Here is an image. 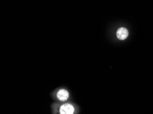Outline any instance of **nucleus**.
Segmentation results:
<instances>
[{"mask_svg":"<svg viewBox=\"0 0 153 114\" xmlns=\"http://www.w3.org/2000/svg\"><path fill=\"white\" fill-rule=\"evenodd\" d=\"M74 112H75L74 107L69 103L62 104L59 109L60 114H74Z\"/></svg>","mask_w":153,"mask_h":114,"instance_id":"1","label":"nucleus"},{"mask_svg":"<svg viewBox=\"0 0 153 114\" xmlns=\"http://www.w3.org/2000/svg\"><path fill=\"white\" fill-rule=\"evenodd\" d=\"M57 98L60 101H65L69 99V94L68 90L65 89H61L59 90V92H57Z\"/></svg>","mask_w":153,"mask_h":114,"instance_id":"2","label":"nucleus"},{"mask_svg":"<svg viewBox=\"0 0 153 114\" xmlns=\"http://www.w3.org/2000/svg\"><path fill=\"white\" fill-rule=\"evenodd\" d=\"M128 36V32L126 28L122 27L117 30V37L120 40H124Z\"/></svg>","mask_w":153,"mask_h":114,"instance_id":"3","label":"nucleus"}]
</instances>
